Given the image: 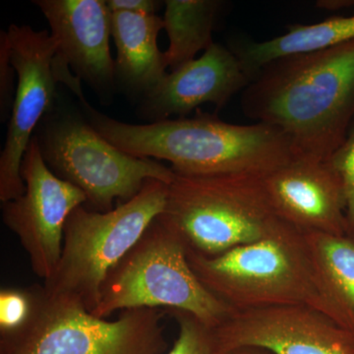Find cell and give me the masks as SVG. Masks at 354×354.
I'll list each match as a JSON object with an SVG mask.
<instances>
[{"label": "cell", "instance_id": "5", "mask_svg": "<svg viewBox=\"0 0 354 354\" xmlns=\"http://www.w3.org/2000/svg\"><path fill=\"white\" fill-rule=\"evenodd\" d=\"M44 162L55 176L79 188L90 211L106 213L114 202L136 196L147 179L171 184V167L150 158L130 155L97 132L82 109L59 101L34 133Z\"/></svg>", "mask_w": 354, "mask_h": 354}, {"label": "cell", "instance_id": "12", "mask_svg": "<svg viewBox=\"0 0 354 354\" xmlns=\"http://www.w3.org/2000/svg\"><path fill=\"white\" fill-rule=\"evenodd\" d=\"M50 26L57 55L77 78L92 88L102 104L118 93L111 57L113 12L106 0H36Z\"/></svg>", "mask_w": 354, "mask_h": 354}, {"label": "cell", "instance_id": "24", "mask_svg": "<svg viewBox=\"0 0 354 354\" xmlns=\"http://www.w3.org/2000/svg\"><path fill=\"white\" fill-rule=\"evenodd\" d=\"M317 6L325 10L337 11L354 6V1L353 0H321L317 2Z\"/></svg>", "mask_w": 354, "mask_h": 354}, {"label": "cell", "instance_id": "10", "mask_svg": "<svg viewBox=\"0 0 354 354\" xmlns=\"http://www.w3.org/2000/svg\"><path fill=\"white\" fill-rule=\"evenodd\" d=\"M24 194L2 204V221L29 256L32 272L44 281L57 270L70 214L86 203L85 194L50 171L32 137L21 164Z\"/></svg>", "mask_w": 354, "mask_h": 354}, {"label": "cell", "instance_id": "4", "mask_svg": "<svg viewBox=\"0 0 354 354\" xmlns=\"http://www.w3.org/2000/svg\"><path fill=\"white\" fill-rule=\"evenodd\" d=\"M158 307L188 312L214 329L235 313L197 278L183 239L162 214L106 274L91 314L106 319L116 311Z\"/></svg>", "mask_w": 354, "mask_h": 354}, {"label": "cell", "instance_id": "18", "mask_svg": "<svg viewBox=\"0 0 354 354\" xmlns=\"http://www.w3.org/2000/svg\"><path fill=\"white\" fill-rule=\"evenodd\" d=\"M223 6L218 0H165L162 19L169 37L164 53L167 68L187 64L214 44L212 34Z\"/></svg>", "mask_w": 354, "mask_h": 354}, {"label": "cell", "instance_id": "6", "mask_svg": "<svg viewBox=\"0 0 354 354\" xmlns=\"http://www.w3.org/2000/svg\"><path fill=\"white\" fill-rule=\"evenodd\" d=\"M169 184L147 179L136 196L106 213L80 206L65 223L57 270L43 286L50 297L93 313L109 272L128 253L167 206Z\"/></svg>", "mask_w": 354, "mask_h": 354}, {"label": "cell", "instance_id": "11", "mask_svg": "<svg viewBox=\"0 0 354 354\" xmlns=\"http://www.w3.org/2000/svg\"><path fill=\"white\" fill-rule=\"evenodd\" d=\"M223 354L242 346L274 354H354V334L302 305L235 312L216 328Z\"/></svg>", "mask_w": 354, "mask_h": 354}, {"label": "cell", "instance_id": "3", "mask_svg": "<svg viewBox=\"0 0 354 354\" xmlns=\"http://www.w3.org/2000/svg\"><path fill=\"white\" fill-rule=\"evenodd\" d=\"M187 260L203 285L235 312L302 305L337 323L304 232L285 221L262 239L220 255L187 249Z\"/></svg>", "mask_w": 354, "mask_h": 354}, {"label": "cell", "instance_id": "1", "mask_svg": "<svg viewBox=\"0 0 354 354\" xmlns=\"http://www.w3.org/2000/svg\"><path fill=\"white\" fill-rule=\"evenodd\" d=\"M241 109L285 133L297 157L329 160L354 118V41L265 65L242 92Z\"/></svg>", "mask_w": 354, "mask_h": 354}, {"label": "cell", "instance_id": "8", "mask_svg": "<svg viewBox=\"0 0 354 354\" xmlns=\"http://www.w3.org/2000/svg\"><path fill=\"white\" fill-rule=\"evenodd\" d=\"M31 315L22 328L0 335V354H165V312L123 310L116 320L99 318L80 305L30 286Z\"/></svg>", "mask_w": 354, "mask_h": 354}, {"label": "cell", "instance_id": "17", "mask_svg": "<svg viewBox=\"0 0 354 354\" xmlns=\"http://www.w3.org/2000/svg\"><path fill=\"white\" fill-rule=\"evenodd\" d=\"M304 235L337 323L354 334V239L320 232Z\"/></svg>", "mask_w": 354, "mask_h": 354}, {"label": "cell", "instance_id": "13", "mask_svg": "<svg viewBox=\"0 0 354 354\" xmlns=\"http://www.w3.org/2000/svg\"><path fill=\"white\" fill-rule=\"evenodd\" d=\"M263 183L281 220L304 232L346 235L344 183L329 160L297 156Z\"/></svg>", "mask_w": 354, "mask_h": 354}, {"label": "cell", "instance_id": "7", "mask_svg": "<svg viewBox=\"0 0 354 354\" xmlns=\"http://www.w3.org/2000/svg\"><path fill=\"white\" fill-rule=\"evenodd\" d=\"M263 176H183L169 185L162 216L191 251L216 256L262 239L281 223Z\"/></svg>", "mask_w": 354, "mask_h": 354}, {"label": "cell", "instance_id": "9", "mask_svg": "<svg viewBox=\"0 0 354 354\" xmlns=\"http://www.w3.org/2000/svg\"><path fill=\"white\" fill-rule=\"evenodd\" d=\"M6 38L17 83L6 141L0 155L2 204L24 194L25 183L21 176L23 157L39 121L59 97L55 71L57 46L50 32L12 24L6 31Z\"/></svg>", "mask_w": 354, "mask_h": 354}, {"label": "cell", "instance_id": "25", "mask_svg": "<svg viewBox=\"0 0 354 354\" xmlns=\"http://www.w3.org/2000/svg\"><path fill=\"white\" fill-rule=\"evenodd\" d=\"M225 354H274L270 353L267 349L255 348V346H242L227 351Z\"/></svg>", "mask_w": 354, "mask_h": 354}, {"label": "cell", "instance_id": "20", "mask_svg": "<svg viewBox=\"0 0 354 354\" xmlns=\"http://www.w3.org/2000/svg\"><path fill=\"white\" fill-rule=\"evenodd\" d=\"M31 288H6L0 291V335L22 328L31 315Z\"/></svg>", "mask_w": 354, "mask_h": 354}, {"label": "cell", "instance_id": "16", "mask_svg": "<svg viewBox=\"0 0 354 354\" xmlns=\"http://www.w3.org/2000/svg\"><path fill=\"white\" fill-rule=\"evenodd\" d=\"M354 41V15L329 18L312 25L291 26L283 36L269 41L235 44L230 48L241 59L251 81L265 65L290 55L327 50Z\"/></svg>", "mask_w": 354, "mask_h": 354}, {"label": "cell", "instance_id": "15", "mask_svg": "<svg viewBox=\"0 0 354 354\" xmlns=\"http://www.w3.org/2000/svg\"><path fill=\"white\" fill-rule=\"evenodd\" d=\"M165 30L157 15L113 12L111 37L116 46L114 79L118 93L139 102L167 76L158 37Z\"/></svg>", "mask_w": 354, "mask_h": 354}, {"label": "cell", "instance_id": "2", "mask_svg": "<svg viewBox=\"0 0 354 354\" xmlns=\"http://www.w3.org/2000/svg\"><path fill=\"white\" fill-rule=\"evenodd\" d=\"M77 97L109 143L135 157L167 160L183 176H266L297 157L285 133L267 123L232 124L198 111L192 118L129 124L97 111L84 94Z\"/></svg>", "mask_w": 354, "mask_h": 354}, {"label": "cell", "instance_id": "14", "mask_svg": "<svg viewBox=\"0 0 354 354\" xmlns=\"http://www.w3.org/2000/svg\"><path fill=\"white\" fill-rule=\"evenodd\" d=\"M250 83V76L234 51L214 43L202 57L167 73L138 102L136 115L147 123H153L174 115L186 118L207 102L223 109Z\"/></svg>", "mask_w": 354, "mask_h": 354}, {"label": "cell", "instance_id": "19", "mask_svg": "<svg viewBox=\"0 0 354 354\" xmlns=\"http://www.w3.org/2000/svg\"><path fill=\"white\" fill-rule=\"evenodd\" d=\"M169 312L178 324L179 332L174 346L165 354H223L214 328L188 312Z\"/></svg>", "mask_w": 354, "mask_h": 354}, {"label": "cell", "instance_id": "21", "mask_svg": "<svg viewBox=\"0 0 354 354\" xmlns=\"http://www.w3.org/2000/svg\"><path fill=\"white\" fill-rule=\"evenodd\" d=\"M329 162L339 172L344 183L346 201V235L354 239V125L349 130L346 141L330 158Z\"/></svg>", "mask_w": 354, "mask_h": 354}, {"label": "cell", "instance_id": "22", "mask_svg": "<svg viewBox=\"0 0 354 354\" xmlns=\"http://www.w3.org/2000/svg\"><path fill=\"white\" fill-rule=\"evenodd\" d=\"M15 69L11 64L6 32L0 34V118L1 122L10 120L11 111L15 97Z\"/></svg>", "mask_w": 354, "mask_h": 354}, {"label": "cell", "instance_id": "23", "mask_svg": "<svg viewBox=\"0 0 354 354\" xmlns=\"http://www.w3.org/2000/svg\"><path fill=\"white\" fill-rule=\"evenodd\" d=\"M111 12H128L157 15L158 11L165 6L160 0H106Z\"/></svg>", "mask_w": 354, "mask_h": 354}]
</instances>
